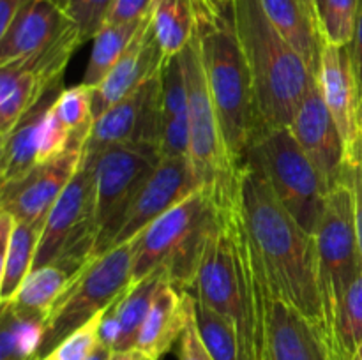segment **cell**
I'll list each match as a JSON object with an SVG mask.
<instances>
[{"label": "cell", "instance_id": "obj_44", "mask_svg": "<svg viewBox=\"0 0 362 360\" xmlns=\"http://www.w3.org/2000/svg\"><path fill=\"white\" fill-rule=\"evenodd\" d=\"M110 360H141L134 349H126V352H113Z\"/></svg>", "mask_w": 362, "mask_h": 360}, {"label": "cell", "instance_id": "obj_11", "mask_svg": "<svg viewBox=\"0 0 362 360\" xmlns=\"http://www.w3.org/2000/svg\"><path fill=\"white\" fill-rule=\"evenodd\" d=\"M94 161L95 222L98 242L94 258L108 253L122 224L131 200L161 161L159 147L148 143H120L98 154H83Z\"/></svg>", "mask_w": 362, "mask_h": 360}, {"label": "cell", "instance_id": "obj_21", "mask_svg": "<svg viewBox=\"0 0 362 360\" xmlns=\"http://www.w3.org/2000/svg\"><path fill=\"white\" fill-rule=\"evenodd\" d=\"M45 222L16 221L9 212H0V235H2L0 300L2 302H9L16 295L20 286L34 268Z\"/></svg>", "mask_w": 362, "mask_h": 360}, {"label": "cell", "instance_id": "obj_30", "mask_svg": "<svg viewBox=\"0 0 362 360\" xmlns=\"http://www.w3.org/2000/svg\"><path fill=\"white\" fill-rule=\"evenodd\" d=\"M0 330V360H37L45 334V320L20 316L2 302Z\"/></svg>", "mask_w": 362, "mask_h": 360}, {"label": "cell", "instance_id": "obj_47", "mask_svg": "<svg viewBox=\"0 0 362 360\" xmlns=\"http://www.w3.org/2000/svg\"><path fill=\"white\" fill-rule=\"evenodd\" d=\"M57 4H59V6H62L64 9H67V6H69V0H55Z\"/></svg>", "mask_w": 362, "mask_h": 360}, {"label": "cell", "instance_id": "obj_43", "mask_svg": "<svg viewBox=\"0 0 362 360\" xmlns=\"http://www.w3.org/2000/svg\"><path fill=\"white\" fill-rule=\"evenodd\" d=\"M112 353H113L112 348H108V346H105L103 342H99L98 348L94 349V353H92L88 360H110Z\"/></svg>", "mask_w": 362, "mask_h": 360}, {"label": "cell", "instance_id": "obj_14", "mask_svg": "<svg viewBox=\"0 0 362 360\" xmlns=\"http://www.w3.org/2000/svg\"><path fill=\"white\" fill-rule=\"evenodd\" d=\"M202 189L187 157H163L144 186L131 200L122 224L112 242V249L140 235L165 212Z\"/></svg>", "mask_w": 362, "mask_h": 360}, {"label": "cell", "instance_id": "obj_36", "mask_svg": "<svg viewBox=\"0 0 362 360\" xmlns=\"http://www.w3.org/2000/svg\"><path fill=\"white\" fill-rule=\"evenodd\" d=\"M113 0H69L67 14L78 25L83 41H90L101 30Z\"/></svg>", "mask_w": 362, "mask_h": 360}, {"label": "cell", "instance_id": "obj_45", "mask_svg": "<svg viewBox=\"0 0 362 360\" xmlns=\"http://www.w3.org/2000/svg\"><path fill=\"white\" fill-rule=\"evenodd\" d=\"M300 4H303L304 7H306L308 11H310L311 14H313L315 18L318 20V23H320V16H318V9H317V0H300ZM322 27V25H320Z\"/></svg>", "mask_w": 362, "mask_h": 360}, {"label": "cell", "instance_id": "obj_8", "mask_svg": "<svg viewBox=\"0 0 362 360\" xmlns=\"http://www.w3.org/2000/svg\"><path fill=\"white\" fill-rule=\"evenodd\" d=\"M140 235L88 261L73 275L45 320L39 359L83 327L95 314L112 307L131 286L133 261ZM37 359V360H39Z\"/></svg>", "mask_w": 362, "mask_h": 360}, {"label": "cell", "instance_id": "obj_49", "mask_svg": "<svg viewBox=\"0 0 362 360\" xmlns=\"http://www.w3.org/2000/svg\"><path fill=\"white\" fill-rule=\"evenodd\" d=\"M356 360H362V344H361L359 352H357V356H356Z\"/></svg>", "mask_w": 362, "mask_h": 360}, {"label": "cell", "instance_id": "obj_29", "mask_svg": "<svg viewBox=\"0 0 362 360\" xmlns=\"http://www.w3.org/2000/svg\"><path fill=\"white\" fill-rule=\"evenodd\" d=\"M152 16V14H151ZM151 16H147L141 21H133V23H124V25H105L101 30L98 32L92 41V52L90 59H88L87 71L83 74V81L81 83L88 85V87H98L106 74L113 69L120 56L124 55L133 39L144 27L145 21Z\"/></svg>", "mask_w": 362, "mask_h": 360}, {"label": "cell", "instance_id": "obj_39", "mask_svg": "<svg viewBox=\"0 0 362 360\" xmlns=\"http://www.w3.org/2000/svg\"><path fill=\"white\" fill-rule=\"evenodd\" d=\"M194 296V295H193ZM179 360H214L209 349L205 348L204 341L200 337V332L197 327V318H194V302L187 316L186 327L179 339Z\"/></svg>", "mask_w": 362, "mask_h": 360}, {"label": "cell", "instance_id": "obj_42", "mask_svg": "<svg viewBox=\"0 0 362 360\" xmlns=\"http://www.w3.org/2000/svg\"><path fill=\"white\" fill-rule=\"evenodd\" d=\"M30 0H0V34L7 30L11 21L16 18V14L23 9Z\"/></svg>", "mask_w": 362, "mask_h": 360}, {"label": "cell", "instance_id": "obj_2", "mask_svg": "<svg viewBox=\"0 0 362 360\" xmlns=\"http://www.w3.org/2000/svg\"><path fill=\"white\" fill-rule=\"evenodd\" d=\"M258 260L260 254L244 219L243 200L228 208L216 207L214 226L189 292L235 323L246 360L258 359Z\"/></svg>", "mask_w": 362, "mask_h": 360}, {"label": "cell", "instance_id": "obj_22", "mask_svg": "<svg viewBox=\"0 0 362 360\" xmlns=\"http://www.w3.org/2000/svg\"><path fill=\"white\" fill-rule=\"evenodd\" d=\"M62 87H55L18 122L9 134L0 138V184L18 180L39 164V140L45 116L57 101Z\"/></svg>", "mask_w": 362, "mask_h": 360}, {"label": "cell", "instance_id": "obj_9", "mask_svg": "<svg viewBox=\"0 0 362 360\" xmlns=\"http://www.w3.org/2000/svg\"><path fill=\"white\" fill-rule=\"evenodd\" d=\"M247 159L260 166L274 196L300 228L317 235L329 191L292 129L274 127L262 131Z\"/></svg>", "mask_w": 362, "mask_h": 360}, {"label": "cell", "instance_id": "obj_1", "mask_svg": "<svg viewBox=\"0 0 362 360\" xmlns=\"http://www.w3.org/2000/svg\"><path fill=\"white\" fill-rule=\"evenodd\" d=\"M240 200L247 229L274 292L325 335L317 236L304 232L283 207L253 159H246L243 166Z\"/></svg>", "mask_w": 362, "mask_h": 360}, {"label": "cell", "instance_id": "obj_13", "mask_svg": "<svg viewBox=\"0 0 362 360\" xmlns=\"http://www.w3.org/2000/svg\"><path fill=\"white\" fill-rule=\"evenodd\" d=\"M161 112L163 69L94 120L83 154H98L103 148L120 143L159 147L163 133Z\"/></svg>", "mask_w": 362, "mask_h": 360}, {"label": "cell", "instance_id": "obj_17", "mask_svg": "<svg viewBox=\"0 0 362 360\" xmlns=\"http://www.w3.org/2000/svg\"><path fill=\"white\" fill-rule=\"evenodd\" d=\"M73 25V18L55 0H30L0 34V66L32 62Z\"/></svg>", "mask_w": 362, "mask_h": 360}, {"label": "cell", "instance_id": "obj_23", "mask_svg": "<svg viewBox=\"0 0 362 360\" xmlns=\"http://www.w3.org/2000/svg\"><path fill=\"white\" fill-rule=\"evenodd\" d=\"M161 157H187L189 152V95L180 55L163 67Z\"/></svg>", "mask_w": 362, "mask_h": 360}, {"label": "cell", "instance_id": "obj_31", "mask_svg": "<svg viewBox=\"0 0 362 360\" xmlns=\"http://www.w3.org/2000/svg\"><path fill=\"white\" fill-rule=\"evenodd\" d=\"M194 318L205 348L214 360H246L235 323L194 296Z\"/></svg>", "mask_w": 362, "mask_h": 360}, {"label": "cell", "instance_id": "obj_48", "mask_svg": "<svg viewBox=\"0 0 362 360\" xmlns=\"http://www.w3.org/2000/svg\"><path fill=\"white\" fill-rule=\"evenodd\" d=\"M322 7H324V0H317V9H318V16L322 14Z\"/></svg>", "mask_w": 362, "mask_h": 360}, {"label": "cell", "instance_id": "obj_26", "mask_svg": "<svg viewBox=\"0 0 362 360\" xmlns=\"http://www.w3.org/2000/svg\"><path fill=\"white\" fill-rule=\"evenodd\" d=\"M73 272L66 270V268L57 263L34 268L27 275L23 284L20 286L16 295L7 304L20 316H32L46 320L53 304L62 295L64 289L67 288V284L73 279Z\"/></svg>", "mask_w": 362, "mask_h": 360}, {"label": "cell", "instance_id": "obj_41", "mask_svg": "<svg viewBox=\"0 0 362 360\" xmlns=\"http://www.w3.org/2000/svg\"><path fill=\"white\" fill-rule=\"evenodd\" d=\"M350 56H352L354 73H356L357 85H359V94L362 101V0L359 4V13H357L356 28H354L352 42L349 44Z\"/></svg>", "mask_w": 362, "mask_h": 360}, {"label": "cell", "instance_id": "obj_40", "mask_svg": "<svg viewBox=\"0 0 362 360\" xmlns=\"http://www.w3.org/2000/svg\"><path fill=\"white\" fill-rule=\"evenodd\" d=\"M194 14H197L198 28H207L221 23L226 18H232L223 11L219 0H191Z\"/></svg>", "mask_w": 362, "mask_h": 360}, {"label": "cell", "instance_id": "obj_38", "mask_svg": "<svg viewBox=\"0 0 362 360\" xmlns=\"http://www.w3.org/2000/svg\"><path fill=\"white\" fill-rule=\"evenodd\" d=\"M158 2L159 0H113L103 27L105 25H124L145 20V18L154 13Z\"/></svg>", "mask_w": 362, "mask_h": 360}, {"label": "cell", "instance_id": "obj_10", "mask_svg": "<svg viewBox=\"0 0 362 360\" xmlns=\"http://www.w3.org/2000/svg\"><path fill=\"white\" fill-rule=\"evenodd\" d=\"M98 233L94 161L83 155L81 166L46 217L34 268L57 263L76 274L94 260Z\"/></svg>", "mask_w": 362, "mask_h": 360}, {"label": "cell", "instance_id": "obj_24", "mask_svg": "<svg viewBox=\"0 0 362 360\" xmlns=\"http://www.w3.org/2000/svg\"><path fill=\"white\" fill-rule=\"evenodd\" d=\"M265 14L276 30L303 56L311 73L317 76L325 39L317 18L300 0H260Z\"/></svg>", "mask_w": 362, "mask_h": 360}, {"label": "cell", "instance_id": "obj_16", "mask_svg": "<svg viewBox=\"0 0 362 360\" xmlns=\"http://www.w3.org/2000/svg\"><path fill=\"white\" fill-rule=\"evenodd\" d=\"M290 129L329 193L345 182L346 143L322 97L317 81L297 109Z\"/></svg>", "mask_w": 362, "mask_h": 360}, {"label": "cell", "instance_id": "obj_25", "mask_svg": "<svg viewBox=\"0 0 362 360\" xmlns=\"http://www.w3.org/2000/svg\"><path fill=\"white\" fill-rule=\"evenodd\" d=\"M49 90L30 67L0 66V138L9 134Z\"/></svg>", "mask_w": 362, "mask_h": 360}, {"label": "cell", "instance_id": "obj_33", "mask_svg": "<svg viewBox=\"0 0 362 360\" xmlns=\"http://www.w3.org/2000/svg\"><path fill=\"white\" fill-rule=\"evenodd\" d=\"M359 4L361 0H324L320 25L325 42L338 46L352 42Z\"/></svg>", "mask_w": 362, "mask_h": 360}, {"label": "cell", "instance_id": "obj_4", "mask_svg": "<svg viewBox=\"0 0 362 360\" xmlns=\"http://www.w3.org/2000/svg\"><path fill=\"white\" fill-rule=\"evenodd\" d=\"M209 92L233 161L244 166L255 141L264 131L253 81L232 18L198 28Z\"/></svg>", "mask_w": 362, "mask_h": 360}, {"label": "cell", "instance_id": "obj_28", "mask_svg": "<svg viewBox=\"0 0 362 360\" xmlns=\"http://www.w3.org/2000/svg\"><path fill=\"white\" fill-rule=\"evenodd\" d=\"M152 25L166 60L180 55L198 32L191 0H159L152 14Z\"/></svg>", "mask_w": 362, "mask_h": 360}, {"label": "cell", "instance_id": "obj_35", "mask_svg": "<svg viewBox=\"0 0 362 360\" xmlns=\"http://www.w3.org/2000/svg\"><path fill=\"white\" fill-rule=\"evenodd\" d=\"M110 309V307H108ZM106 309V311H108ZM106 311L95 314L90 321L74 330L73 334L67 335L64 341H60L49 353H46L39 360H88L94 349L98 348L99 341V328L105 318Z\"/></svg>", "mask_w": 362, "mask_h": 360}, {"label": "cell", "instance_id": "obj_37", "mask_svg": "<svg viewBox=\"0 0 362 360\" xmlns=\"http://www.w3.org/2000/svg\"><path fill=\"white\" fill-rule=\"evenodd\" d=\"M345 180L349 182L354 194L357 236H359V247L362 254V134L346 147Z\"/></svg>", "mask_w": 362, "mask_h": 360}, {"label": "cell", "instance_id": "obj_6", "mask_svg": "<svg viewBox=\"0 0 362 360\" xmlns=\"http://www.w3.org/2000/svg\"><path fill=\"white\" fill-rule=\"evenodd\" d=\"M180 59L189 95L187 159L198 184L211 196L212 203L218 208L233 207L240 203L243 166L233 161L223 136L221 124L209 92L198 32L193 41L182 49Z\"/></svg>", "mask_w": 362, "mask_h": 360}, {"label": "cell", "instance_id": "obj_7", "mask_svg": "<svg viewBox=\"0 0 362 360\" xmlns=\"http://www.w3.org/2000/svg\"><path fill=\"white\" fill-rule=\"evenodd\" d=\"M315 236L325 335L331 348L343 360H350L339 342V318L346 292L362 272V254L357 236L354 194L346 180L329 193Z\"/></svg>", "mask_w": 362, "mask_h": 360}, {"label": "cell", "instance_id": "obj_3", "mask_svg": "<svg viewBox=\"0 0 362 360\" xmlns=\"http://www.w3.org/2000/svg\"><path fill=\"white\" fill-rule=\"evenodd\" d=\"M232 20L253 81L262 127H290L317 76L276 30L260 0H235Z\"/></svg>", "mask_w": 362, "mask_h": 360}, {"label": "cell", "instance_id": "obj_12", "mask_svg": "<svg viewBox=\"0 0 362 360\" xmlns=\"http://www.w3.org/2000/svg\"><path fill=\"white\" fill-rule=\"evenodd\" d=\"M257 295L260 307L257 360H343L325 335L274 292L262 256L257 268Z\"/></svg>", "mask_w": 362, "mask_h": 360}, {"label": "cell", "instance_id": "obj_27", "mask_svg": "<svg viewBox=\"0 0 362 360\" xmlns=\"http://www.w3.org/2000/svg\"><path fill=\"white\" fill-rule=\"evenodd\" d=\"M163 281H170L165 268H158L147 277L141 279L138 284L129 286L127 292L112 306L113 316L119 325V339H117L115 352L133 349L140 328L147 318L152 306L156 292Z\"/></svg>", "mask_w": 362, "mask_h": 360}, {"label": "cell", "instance_id": "obj_19", "mask_svg": "<svg viewBox=\"0 0 362 360\" xmlns=\"http://www.w3.org/2000/svg\"><path fill=\"white\" fill-rule=\"evenodd\" d=\"M317 83L349 147L362 134V101L349 44L338 46L325 42Z\"/></svg>", "mask_w": 362, "mask_h": 360}, {"label": "cell", "instance_id": "obj_32", "mask_svg": "<svg viewBox=\"0 0 362 360\" xmlns=\"http://www.w3.org/2000/svg\"><path fill=\"white\" fill-rule=\"evenodd\" d=\"M92 95L94 88L88 85H76V87L66 88L59 94L53 109L57 116L73 131L76 136L87 140L94 126V115H92ZM87 143V141H85Z\"/></svg>", "mask_w": 362, "mask_h": 360}, {"label": "cell", "instance_id": "obj_5", "mask_svg": "<svg viewBox=\"0 0 362 360\" xmlns=\"http://www.w3.org/2000/svg\"><path fill=\"white\" fill-rule=\"evenodd\" d=\"M216 221V207L205 189L170 208L140 233L133 261L131 286L158 268L182 289L194 284L207 236Z\"/></svg>", "mask_w": 362, "mask_h": 360}, {"label": "cell", "instance_id": "obj_34", "mask_svg": "<svg viewBox=\"0 0 362 360\" xmlns=\"http://www.w3.org/2000/svg\"><path fill=\"white\" fill-rule=\"evenodd\" d=\"M339 342L350 360H356L362 344V272L352 282L339 318Z\"/></svg>", "mask_w": 362, "mask_h": 360}, {"label": "cell", "instance_id": "obj_46", "mask_svg": "<svg viewBox=\"0 0 362 360\" xmlns=\"http://www.w3.org/2000/svg\"><path fill=\"white\" fill-rule=\"evenodd\" d=\"M233 4H235V0H219V6L223 7V11H225L228 16H232V7Z\"/></svg>", "mask_w": 362, "mask_h": 360}, {"label": "cell", "instance_id": "obj_18", "mask_svg": "<svg viewBox=\"0 0 362 360\" xmlns=\"http://www.w3.org/2000/svg\"><path fill=\"white\" fill-rule=\"evenodd\" d=\"M165 62L166 59L163 55L158 39H156L151 16L140 28L129 48L120 56L119 62L113 66V69L106 74L105 80L98 87H94V95H92L94 120L99 119L106 109L112 108L120 99L141 87L148 78L158 74Z\"/></svg>", "mask_w": 362, "mask_h": 360}, {"label": "cell", "instance_id": "obj_20", "mask_svg": "<svg viewBox=\"0 0 362 360\" xmlns=\"http://www.w3.org/2000/svg\"><path fill=\"white\" fill-rule=\"evenodd\" d=\"M193 302L189 289L170 281L161 282L134 342L133 349L141 360H161L179 342Z\"/></svg>", "mask_w": 362, "mask_h": 360}, {"label": "cell", "instance_id": "obj_15", "mask_svg": "<svg viewBox=\"0 0 362 360\" xmlns=\"http://www.w3.org/2000/svg\"><path fill=\"white\" fill-rule=\"evenodd\" d=\"M83 162V147H71L59 157L37 164L27 175L0 189V208L16 221L42 222Z\"/></svg>", "mask_w": 362, "mask_h": 360}]
</instances>
